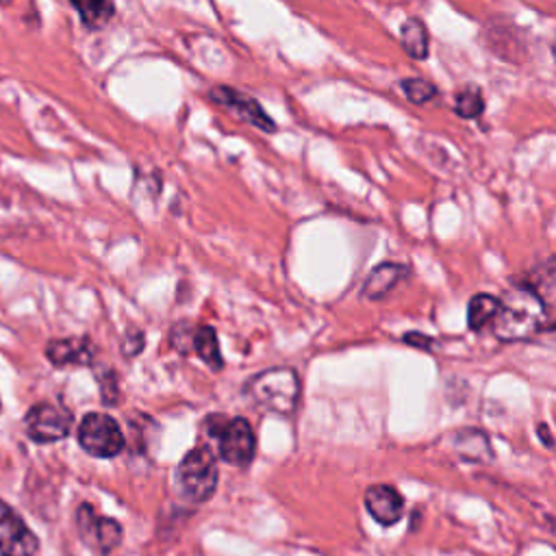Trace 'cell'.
Here are the masks:
<instances>
[{
    "label": "cell",
    "mask_w": 556,
    "mask_h": 556,
    "mask_svg": "<svg viewBox=\"0 0 556 556\" xmlns=\"http://www.w3.org/2000/svg\"><path fill=\"white\" fill-rule=\"evenodd\" d=\"M208 432L219 441L222 458L232 467H248L256 452V437L248 419L232 417L224 419L222 415H211L206 419Z\"/></svg>",
    "instance_id": "obj_4"
},
{
    "label": "cell",
    "mask_w": 556,
    "mask_h": 556,
    "mask_svg": "<svg viewBox=\"0 0 556 556\" xmlns=\"http://www.w3.org/2000/svg\"><path fill=\"white\" fill-rule=\"evenodd\" d=\"M491 326L500 341H526L549 328L552 321L545 300L532 287L515 285L500 298V311Z\"/></svg>",
    "instance_id": "obj_1"
},
{
    "label": "cell",
    "mask_w": 556,
    "mask_h": 556,
    "mask_svg": "<svg viewBox=\"0 0 556 556\" xmlns=\"http://www.w3.org/2000/svg\"><path fill=\"white\" fill-rule=\"evenodd\" d=\"M367 513L380 523V526H393L402 517L404 500L402 495L389 486V484H374L363 495Z\"/></svg>",
    "instance_id": "obj_10"
},
{
    "label": "cell",
    "mask_w": 556,
    "mask_h": 556,
    "mask_svg": "<svg viewBox=\"0 0 556 556\" xmlns=\"http://www.w3.org/2000/svg\"><path fill=\"white\" fill-rule=\"evenodd\" d=\"M0 408H2V404H0Z\"/></svg>",
    "instance_id": "obj_23"
},
{
    "label": "cell",
    "mask_w": 556,
    "mask_h": 556,
    "mask_svg": "<svg viewBox=\"0 0 556 556\" xmlns=\"http://www.w3.org/2000/svg\"><path fill=\"white\" fill-rule=\"evenodd\" d=\"M72 7L78 11L80 22L89 30L102 28L113 15H115V4L113 0H70Z\"/></svg>",
    "instance_id": "obj_16"
},
{
    "label": "cell",
    "mask_w": 556,
    "mask_h": 556,
    "mask_svg": "<svg viewBox=\"0 0 556 556\" xmlns=\"http://www.w3.org/2000/svg\"><path fill=\"white\" fill-rule=\"evenodd\" d=\"M404 341L410 343V345H417V348H424V350H430L432 345V339L426 337V334H417V332H408L404 334Z\"/></svg>",
    "instance_id": "obj_20"
},
{
    "label": "cell",
    "mask_w": 556,
    "mask_h": 556,
    "mask_svg": "<svg viewBox=\"0 0 556 556\" xmlns=\"http://www.w3.org/2000/svg\"><path fill=\"white\" fill-rule=\"evenodd\" d=\"M208 98L230 111H235L243 122L265 130V132H274L276 130V122L265 113V109L254 100L250 98L248 93H241L232 87H226V85H219V87H213L208 91Z\"/></svg>",
    "instance_id": "obj_9"
},
{
    "label": "cell",
    "mask_w": 556,
    "mask_h": 556,
    "mask_svg": "<svg viewBox=\"0 0 556 556\" xmlns=\"http://www.w3.org/2000/svg\"><path fill=\"white\" fill-rule=\"evenodd\" d=\"M408 269L402 263H393V261H384L380 265H376L369 276L363 282V295L367 300H380L387 293H391L404 278H406Z\"/></svg>",
    "instance_id": "obj_12"
},
{
    "label": "cell",
    "mask_w": 556,
    "mask_h": 556,
    "mask_svg": "<svg viewBox=\"0 0 556 556\" xmlns=\"http://www.w3.org/2000/svg\"><path fill=\"white\" fill-rule=\"evenodd\" d=\"M191 348L195 350V354L211 367V369H222L224 367V358L219 352V341H217V332L213 326H200L193 330V339H191Z\"/></svg>",
    "instance_id": "obj_14"
},
{
    "label": "cell",
    "mask_w": 556,
    "mask_h": 556,
    "mask_svg": "<svg viewBox=\"0 0 556 556\" xmlns=\"http://www.w3.org/2000/svg\"><path fill=\"white\" fill-rule=\"evenodd\" d=\"M9 2H11V0H0V4H9Z\"/></svg>",
    "instance_id": "obj_22"
},
{
    "label": "cell",
    "mask_w": 556,
    "mask_h": 556,
    "mask_svg": "<svg viewBox=\"0 0 556 556\" xmlns=\"http://www.w3.org/2000/svg\"><path fill=\"white\" fill-rule=\"evenodd\" d=\"M78 443L91 456L113 458L124 450V434L113 417L87 413L78 426Z\"/></svg>",
    "instance_id": "obj_5"
},
{
    "label": "cell",
    "mask_w": 556,
    "mask_h": 556,
    "mask_svg": "<svg viewBox=\"0 0 556 556\" xmlns=\"http://www.w3.org/2000/svg\"><path fill=\"white\" fill-rule=\"evenodd\" d=\"M400 41H402V48L406 50V54L417 61H424L430 52L428 28L419 17H408L400 26Z\"/></svg>",
    "instance_id": "obj_13"
},
{
    "label": "cell",
    "mask_w": 556,
    "mask_h": 556,
    "mask_svg": "<svg viewBox=\"0 0 556 556\" xmlns=\"http://www.w3.org/2000/svg\"><path fill=\"white\" fill-rule=\"evenodd\" d=\"M93 343L89 337H67V339H52L46 345V356L52 365H89L93 361Z\"/></svg>",
    "instance_id": "obj_11"
},
{
    "label": "cell",
    "mask_w": 556,
    "mask_h": 556,
    "mask_svg": "<svg viewBox=\"0 0 556 556\" xmlns=\"http://www.w3.org/2000/svg\"><path fill=\"white\" fill-rule=\"evenodd\" d=\"M39 541L24 519L0 500V556H35Z\"/></svg>",
    "instance_id": "obj_8"
},
{
    "label": "cell",
    "mask_w": 556,
    "mask_h": 556,
    "mask_svg": "<svg viewBox=\"0 0 556 556\" xmlns=\"http://www.w3.org/2000/svg\"><path fill=\"white\" fill-rule=\"evenodd\" d=\"M497 311H500V298L491 293H476L467 306V326L478 332L484 326L493 324Z\"/></svg>",
    "instance_id": "obj_15"
},
{
    "label": "cell",
    "mask_w": 556,
    "mask_h": 556,
    "mask_svg": "<svg viewBox=\"0 0 556 556\" xmlns=\"http://www.w3.org/2000/svg\"><path fill=\"white\" fill-rule=\"evenodd\" d=\"M76 528L83 543L100 556L111 554L122 543V526L96 513L91 504H80L76 510Z\"/></svg>",
    "instance_id": "obj_6"
},
{
    "label": "cell",
    "mask_w": 556,
    "mask_h": 556,
    "mask_svg": "<svg viewBox=\"0 0 556 556\" xmlns=\"http://www.w3.org/2000/svg\"><path fill=\"white\" fill-rule=\"evenodd\" d=\"M400 87L413 104H428L437 96V87L426 78H404Z\"/></svg>",
    "instance_id": "obj_18"
},
{
    "label": "cell",
    "mask_w": 556,
    "mask_h": 556,
    "mask_svg": "<svg viewBox=\"0 0 556 556\" xmlns=\"http://www.w3.org/2000/svg\"><path fill=\"white\" fill-rule=\"evenodd\" d=\"M143 343H146V339H143L141 330H128L126 339H124V352L128 356H135V354H139L143 350Z\"/></svg>",
    "instance_id": "obj_19"
},
{
    "label": "cell",
    "mask_w": 556,
    "mask_h": 556,
    "mask_svg": "<svg viewBox=\"0 0 556 556\" xmlns=\"http://www.w3.org/2000/svg\"><path fill=\"white\" fill-rule=\"evenodd\" d=\"M24 426L28 437L35 443H54L67 437L70 426H72V417L70 413H65L63 408L41 402L35 404L26 417H24Z\"/></svg>",
    "instance_id": "obj_7"
},
{
    "label": "cell",
    "mask_w": 556,
    "mask_h": 556,
    "mask_svg": "<svg viewBox=\"0 0 556 556\" xmlns=\"http://www.w3.org/2000/svg\"><path fill=\"white\" fill-rule=\"evenodd\" d=\"M245 393L256 406L265 410H271L278 415H291L298 404L300 382L293 369L271 367L250 378L245 384Z\"/></svg>",
    "instance_id": "obj_2"
},
{
    "label": "cell",
    "mask_w": 556,
    "mask_h": 556,
    "mask_svg": "<svg viewBox=\"0 0 556 556\" xmlns=\"http://www.w3.org/2000/svg\"><path fill=\"white\" fill-rule=\"evenodd\" d=\"M539 432H541V439L547 447H552V437H549V428L545 424H539Z\"/></svg>",
    "instance_id": "obj_21"
},
{
    "label": "cell",
    "mask_w": 556,
    "mask_h": 556,
    "mask_svg": "<svg viewBox=\"0 0 556 556\" xmlns=\"http://www.w3.org/2000/svg\"><path fill=\"white\" fill-rule=\"evenodd\" d=\"M217 460L206 445H198L185 454L176 469V484L185 500L202 504L213 497L217 486Z\"/></svg>",
    "instance_id": "obj_3"
},
{
    "label": "cell",
    "mask_w": 556,
    "mask_h": 556,
    "mask_svg": "<svg viewBox=\"0 0 556 556\" xmlns=\"http://www.w3.org/2000/svg\"><path fill=\"white\" fill-rule=\"evenodd\" d=\"M454 111L463 119H473L484 111V98L478 87H467L456 93L454 98Z\"/></svg>",
    "instance_id": "obj_17"
}]
</instances>
